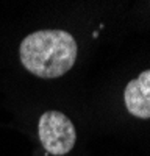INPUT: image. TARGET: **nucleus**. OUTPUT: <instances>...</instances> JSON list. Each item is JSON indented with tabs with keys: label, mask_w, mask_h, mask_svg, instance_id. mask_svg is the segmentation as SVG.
Listing matches in <instances>:
<instances>
[{
	"label": "nucleus",
	"mask_w": 150,
	"mask_h": 156,
	"mask_svg": "<svg viewBox=\"0 0 150 156\" xmlns=\"http://www.w3.org/2000/svg\"><path fill=\"white\" fill-rule=\"evenodd\" d=\"M123 101L131 115L138 119H150V69L127 84Z\"/></svg>",
	"instance_id": "3"
},
{
	"label": "nucleus",
	"mask_w": 150,
	"mask_h": 156,
	"mask_svg": "<svg viewBox=\"0 0 150 156\" xmlns=\"http://www.w3.org/2000/svg\"><path fill=\"white\" fill-rule=\"evenodd\" d=\"M38 134L42 147L53 156L69 153L77 140V131L70 119L59 111H47L39 117Z\"/></svg>",
	"instance_id": "2"
},
{
	"label": "nucleus",
	"mask_w": 150,
	"mask_h": 156,
	"mask_svg": "<svg viewBox=\"0 0 150 156\" xmlns=\"http://www.w3.org/2000/svg\"><path fill=\"white\" fill-rule=\"evenodd\" d=\"M78 45L64 30H39L20 42L22 66L39 78H58L69 72L77 61Z\"/></svg>",
	"instance_id": "1"
}]
</instances>
